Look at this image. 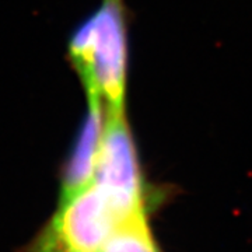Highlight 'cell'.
<instances>
[{"label":"cell","instance_id":"obj_1","mask_svg":"<svg viewBox=\"0 0 252 252\" xmlns=\"http://www.w3.org/2000/svg\"><path fill=\"white\" fill-rule=\"evenodd\" d=\"M69 55L89 98L105 112L125 111L127 41L122 0H102L73 34Z\"/></svg>","mask_w":252,"mask_h":252},{"label":"cell","instance_id":"obj_2","mask_svg":"<svg viewBox=\"0 0 252 252\" xmlns=\"http://www.w3.org/2000/svg\"><path fill=\"white\" fill-rule=\"evenodd\" d=\"M93 182L126 220L146 215L143 178L125 111L105 112Z\"/></svg>","mask_w":252,"mask_h":252},{"label":"cell","instance_id":"obj_3","mask_svg":"<svg viewBox=\"0 0 252 252\" xmlns=\"http://www.w3.org/2000/svg\"><path fill=\"white\" fill-rule=\"evenodd\" d=\"M105 126V108L98 99L89 98V111L74 140L61 182L59 202L86 188L94 178L101 139Z\"/></svg>","mask_w":252,"mask_h":252},{"label":"cell","instance_id":"obj_4","mask_svg":"<svg viewBox=\"0 0 252 252\" xmlns=\"http://www.w3.org/2000/svg\"><path fill=\"white\" fill-rule=\"evenodd\" d=\"M98 252H160V250L147 224V215H143L119 225Z\"/></svg>","mask_w":252,"mask_h":252}]
</instances>
